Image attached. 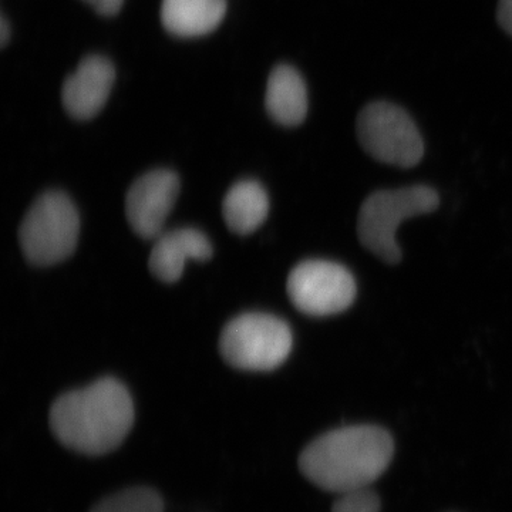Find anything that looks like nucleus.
Masks as SVG:
<instances>
[{
    "label": "nucleus",
    "instance_id": "obj_15",
    "mask_svg": "<svg viewBox=\"0 0 512 512\" xmlns=\"http://www.w3.org/2000/svg\"><path fill=\"white\" fill-rule=\"evenodd\" d=\"M380 508L382 504L379 495L366 488L355 493L339 495L333 504L332 512H380Z\"/></svg>",
    "mask_w": 512,
    "mask_h": 512
},
{
    "label": "nucleus",
    "instance_id": "obj_2",
    "mask_svg": "<svg viewBox=\"0 0 512 512\" xmlns=\"http://www.w3.org/2000/svg\"><path fill=\"white\" fill-rule=\"evenodd\" d=\"M394 456V440L379 426L339 427L311 441L299 470L316 487L338 495L366 490L383 476Z\"/></svg>",
    "mask_w": 512,
    "mask_h": 512
},
{
    "label": "nucleus",
    "instance_id": "obj_8",
    "mask_svg": "<svg viewBox=\"0 0 512 512\" xmlns=\"http://www.w3.org/2000/svg\"><path fill=\"white\" fill-rule=\"evenodd\" d=\"M178 192L180 180L170 170L150 171L134 181L126 197L127 220L134 232L144 239L160 237Z\"/></svg>",
    "mask_w": 512,
    "mask_h": 512
},
{
    "label": "nucleus",
    "instance_id": "obj_11",
    "mask_svg": "<svg viewBox=\"0 0 512 512\" xmlns=\"http://www.w3.org/2000/svg\"><path fill=\"white\" fill-rule=\"evenodd\" d=\"M271 119L285 127L302 124L308 114V90L298 70L288 64L276 66L269 74L265 96Z\"/></svg>",
    "mask_w": 512,
    "mask_h": 512
},
{
    "label": "nucleus",
    "instance_id": "obj_3",
    "mask_svg": "<svg viewBox=\"0 0 512 512\" xmlns=\"http://www.w3.org/2000/svg\"><path fill=\"white\" fill-rule=\"evenodd\" d=\"M439 204V194L427 185L373 192L360 208V242L386 264H399L402 249L396 241L397 228L409 218L436 211Z\"/></svg>",
    "mask_w": 512,
    "mask_h": 512
},
{
    "label": "nucleus",
    "instance_id": "obj_13",
    "mask_svg": "<svg viewBox=\"0 0 512 512\" xmlns=\"http://www.w3.org/2000/svg\"><path fill=\"white\" fill-rule=\"evenodd\" d=\"M269 212V198L261 184L252 180L232 185L222 202V214L228 228L238 235H248L264 224Z\"/></svg>",
    "mask_w": 512,
    "mask_h": 512
},
{
    "label": "nucleus",
    "instance_id": "obj_16",
    "mask_svg": "<svg viewBox=\"0 0 512 512\" xmlns=\"http://www.w3.org/2000/svg\"><path fill=\"white\" fill-rule=\"evenodd\" d=\"M99 15L114 16L123 8L124 0H86Z\"/></svg>",
    "mask_w": 512,
    "mask_h": 512
},
{
    "label": "nucleus",
    "instance_id": "obj_7",
    "mask_svg": "<svg viewBox=\"0 0 512 512\" xmlns=\"http://www.w3.org/2000/svg\"><path fill=\"white\" fill-rule=\"evenodd\" d=\"M289 299L305 315L329 316L346 311L356 298V282L345 266L311 259L292 269Z\"/></svg>",
    "mask_w": 512,
    "mask_h": 512
},
{
    "label": "nucleus",
    "instance_id": "obj_4",
    "mask_svg": "<svg viewBox=\"0 0 512 512\" xmlns=\"http://www.w3.org/2000/svg\"><path fill=\"white\" fill-rule=\"evenodd\" d=\"M79 232V214L72 200L63 192H46L33 202L20 225V248L32 264H59L73 254Z\"/></svg>",
    "mask_w": 512,
    "mask_h": 512
},
{
    "label": "nucleus",
    "instance_id": "obj_17",
    "mask_svg": "<svg viewBox=\"0 0 512 512\" xmlns=\"http://www.w3.org/2000/svg\"><path fill=\"white\" fill-rule=\"evenodd\" d=\"M497 19L501 28L512 37V0L498 2Z\"/></svg>",
    "mask_w": 512,
    "mask_h": 512
},
{
    "label": "nucleus",
    "instance_id": "obj_9",
    "mask_svg": "<svg viewBox=\"0 0 512 512\" xmlns=\"http://www.w3.org/2000/svg\"><path fill=\"white\" fill-rule=\"evenodd\" d=\"M116 70L106 57L87 56L63 84L64 109L76 120H90L106 106Z\"/></svg>",
    "mask_w": 512,
    "mask_h": 512
},
{
    "label": "nucleus",
    "instance_id": "obj_1",
    "mask_svg": "<svg viewBox=\"0 0 512 512\" xmlns=\"http://www.w3.org/2000/svg\"><path fill=\"white\" fill-rule=\"evenodd\" d=\"M133 397L113 377L60 396L50 407L53 436L62 446L84 456L113 453L127 439L134 424Z\"/></svg>",
    "mask_w": 512,
    "mask_h": 512
},
{
    "label": "nucleus",
    "instance_id": "obj_14",
    "mask_svg": "<svg viewBox=\"0 0 512 512\" xmlns=\"http://www.w3.org/2000/svg\"><path fill=\"white\" fill-rule=\"evenodd\" d=\"M90 512H164V501L153 488L133 487L103 498Z\"/></svg>",
    "mask_w": 512,
    "mask_h": 512
},
{
    "label": "nucleus",
    "instance_id": "obj_5",
    "mask_svg": "<svg viewBox=\"0 0 512 512\" xmlns=\"http://www.w3.org/2000/svg\"><path fill=\"white\" fill-rule=\"evenodd\" d=\"M288 323L266 313H244L225 326L220 352L228 365L251 372H269L282 365L292 350Z\"/></svg>",
    "mask_w": 512,
    "mask_h": 512
},
{
    "label": "nucleus",
    "instance_id": "obj_10",
    "mask_svg": "<svg viewBox=\"0 0 512 512\" xmlns=\"http://www.w3.org/2000/svg\"><path fill=\"white\" fill-rule=\"evenodd\" d=\"M212 245L207 235L194 228H180L163 232L151 251V274L165 284H174L183 276L188 261H208Z\"/></svg>",
    "mask_w": 512,
    "mask_h": 512
},
{
    "label": "nucleus",
    "instance_id": "obj_12",
    "mask_svg": "<svg viewBox=\"0 0 512 512\" xmlns=\"http://www.w3.org/2000/svg\"><path fill=\"white\" fill-rule=\"evenodd\" d=\"M227 13V0H163L161 22L168 33L200 37L214 32Z\"/></svg>",
    "mask_w": 512,
    "mask_h": 512
},
{
    "label": "nucleus",
    "instance_id": "obj_18",
    "mask_svg": "<svg viewBox=\"0 0 512 512\" xmlns=\"http://www.w3.org/2000/svg\"><path fill=\"white\" fill-rule=\"evenodd\" d=\"M10 39V26L8 20L6 18H2L0 20V43H2V47L8 45Z\"/></svg>",
    "mask_w": 512,
    "mask_h": 512
},
{
    "label": "nucleus",
    "instance_id": "obj_6",
    "mask_svg": "<svg viewBox=\"0 0 512 512\" xmlns=\"http://www.w3.org/2000/svg\"><path fill=\"white\" fill-rule=\"evenodd\" d=\"M360 146L380 163L412 168L424 156L419 128L402 107L375 101L360 111L356 121Z\"/></svg>",
    "mask_w": 512,
    "mask_h": 512
}]
</instances>
